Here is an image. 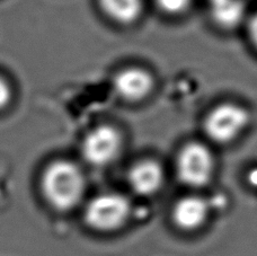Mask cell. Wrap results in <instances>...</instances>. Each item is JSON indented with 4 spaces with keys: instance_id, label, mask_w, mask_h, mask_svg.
Wrapping results in <instances>:
<instances>
[{
    "instance_id": "cell-1",
    "label": "cell",
    "mask_w": 257,
    "mask_h": 256,
    "mask_svg": "<svg viewBox=\"0 0 257 256\" xmlns=\"http://www.w3.org/2000/svg\"><path fill=\"white\" fill-rule=\"evenodd\" d=\"M45 199L58 211H70L84 195L85 178L75 164L59 161L50 165L42 178Z\"/></svg>"
},
{
    "instance_id": "cell-2",
    "label": "cell",
    "mask_w": 257,
    "mask_h": 256,
    "mask_svg": "<svg viewBox=\"0 0 257 256\" xmlns=\"http://www.w3.org/2000/svg\"><path fill=\"white\" fill-rule=\"evenodd\" d=\"M131 213V203L125 196L106 193L89 201L86 205L84 219L91 230L100 234H112L126 225Z\"/></svg>"
},
{
    "instance_id": "cell-3",
    "label": "cell",
    "mask_w": 257,
    "mask_h": 256,
    "mask_svg": "<svg viewBox=\"0 0 257 256\" xmlns=\"http://www.w3.org/2000/svg\"><path fill=\"white\" fill-rule=\"evenodd\" d=\"M250 123L249 112L240 105L224 103L214 107L204 120V132L218 144L237 139Z\"/></svg>"
},
{
    "instance_id": "cell-4",
    "label": "cell",
    "mask_w": 257,
    "mask_h": 256,
    "mask_svg": "<svg viewBox=\"0 0 257 256\" xmlns=\"http://www.w3.org/2000/svg\"><path fill=\"white\" fill-rule=\"evenodd\" d=\"M177 176L191 187H203L210 182L214 170V159L205 146L192 143L181 150L177 157Z\"/></svg>"
},
{
    "instance_id": "cell-5",
    "label": "cell",
    "mask_w": 257,
    "mask_h": 256,
    "mask_svg": "<svg viewBox=\"0 0 257 256\" xmlns=\"http://www.w3.org/2000/svg\"><path fill=\"white\" fill-rule=\"evenodd\" d=\"M121 147L120 132L111 125H100L86 136L82 141L81 153L90 165L102 167L115 161Z\"/></svg>"
},
{
    "instance_id": "cell-6",
    "label": "cell",
    "mask_w": 257,
    "mask_h": 256,
    "mask_svg": "<svg viewBox=\"0 0 257 256\" xmlns=\"http://www.w3.org/2000/svg\"><path fill=\"white\" fill-rule=\"evenodd\" d=\"M209 218V204L199 196H185L172 209V221L177 229L193 232L201 229Z\"/></svg>"
},
{
    "instance_id": "cell-7",
    "label": "cell",
    "mask_w": 257,
    "mask_h": 256,
    "mask_svg": "<svg viewBox=\"0 0 257 256\" xmlns=\"http://www.w3.org/2000/svg\"><path fill=\"white\" fill-rule=\"evenodd\" d=\"M114 88L121 98L127 102H140L154 88V78L141 68H127L114 78Z\"/></svg>"
},
{
    "instance_id": "cell-8",
    "label": "cell",
    "mask_w": 257,
    "mask_h": 256,
    "mask_svg": "<svg viewBox=\"0 0 257 256\" xmlns=\"http://www.w3.org/2000/svg\"><path fill=\"white\" fill-rule=\"evenodd\" d=\"M162 166L154 161H142L136 164L128 172L127 181L135 193L149 196L162 189L164 183Z\"/></svg>"
},
{
    "instance_id": "cell-9",
    "label": "cell",
    "mask_w": 257,
    "mask_h": 256,
    "mask_svg": "<svg viewBox=\"0 0 257 256\" xmlns=\"http://www.w3.org/2000/svg\"><path fill=\"white\" fill-rule=\"evenodd\" d=\"M104 13L120 24H132L140 17L141 0H99Z\"/></svg>"
},
{
    "instance_id": "cell-10",
    "label": "cell",
    "mask_w": 257,
    "mask_h": 256,
    "mask_svg": "<svg viewBox=\"0 0 257 256\" xmlns=\"http://www.w3.org/2000/svg\"><path fill=\"white\" fill-rule=\"evenodd\" d=\"M158 7L166 14L178 15L190 7L191 0H156Z\"/></svg>"
},
{
    "instance_id": "cell-11",
    "label": "cell",
    "mask_w": 257,
    "mask_h": 256,
    "mask_svg": "<svg viewBox=\"0 0 257 256\" xmlns=\"http://www.w3.org/2000/svg\"><path fill=\"white\" fill-rule=\"evenodd\" d=\"M11 100V88L3 78H0V109L4 108Z\"/></svg>"
},
{
    "instance_id": "cell-12",
    "label": "cell",
    "mask_w": 257,
    "mask_h": 256,
    "mask_svg": "<svg viewBox=\"0 0 257 256\" xmlns=\"http://www.w3.org/2000/svg\"><path fill=\"white\" fill-rule=\"evenodd\" d=\"M249 36L253 44L257 49V14L251 18V21L249 23Z\"/></svg>"
},
{
    "instance_id": "cell-13",
    "label": "cell",
    "mask_w": 257,
    "mask_h": 256,
    "mask_svg": "<svg viewBox=\"0 0 257 256\" xmlns=\"http://www.w3.org/2000/svg\"><path fill=\"white\" fill-rule=\"evenodd\" d=\"M247 178H248V182L251 186L257 187V168H253V170L249 172Z\"/></svg>"
}]
</instances>
